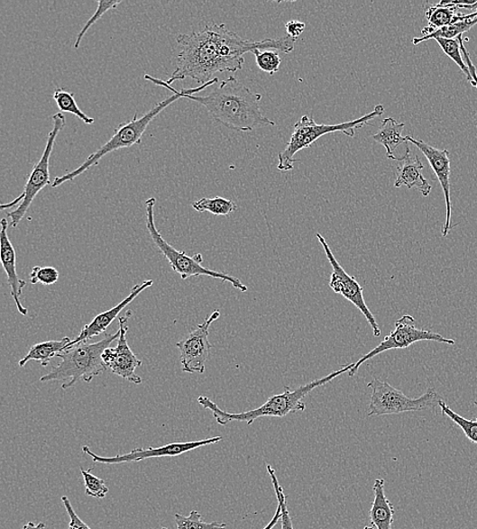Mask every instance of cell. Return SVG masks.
<instances>
[{
	"label": "cell",
	"mask_w": 477,
	"mask_h": 529,
	"mask_svg": "<svg viewBox=\"0 0 477 529\" xmlns=\"http://www.w3.org/2000/svg\"><path fill=\"white\" fill-rule=\"evenodd\" d=\"M353 367L354 363H349V365L335 370V372H333L328 376L317 379V380L311 383L302 385L294 390H292L289 386H284L283 393L274 395V397H270L263 406L249 410V412L240 414L227 413L225 410H222L210 398L206 397H198L197 402L205 409L210 410L215 420H216L221 425H226L232 422L252 424L261 417H284L290 414L305 412L306 404L304 399L309 393L316 388H319V387L327 385L334 380V379L344 375V373H348Z\"/></svg>",
	"instance_id": "obj_3"
},
{
	"label": "cell",
	"mask_w": 477,
	"mask_h": 529,
	"mask_svg": "<svg viewBox=\"0 0 477 529\" xmlns=\"http://www.w3.org/2000/svg\"><path fill=\"white\" fill-rule=\"evenodd\" d=\"M267 471L269 473L270 478H271V481L275 489L276 497L278 504L280 505L282 510V517H281V525L282 529H294L292 519L290 516V513L288 507V500H286V496L284 494V488L280 484V480H278L276 472L271 465H267Z\"/></svg>",
	"instance_id": "obj_29"
},
{
	"label": "cell",
	"mask_w": 477,
	"mask_h": 529,
	"mask_svg": "<svg viewBox=\"0 0 477 529\" xmlns=\"http://www.w3.org/2000/svg\"><path fill=\"white\" fill-rule=\"evenodd\" d=\"M463 36V35H461ZM459 36L456 39H443V38H436L435 41L441 46L442 50L445 54L447 55L453 61L456 63L461 70H463V74L465 75L467 81L471 83L473 87H475V83L473 81L472 76L469 73L468 67L463 55L460 53V38Z\"/></svg>",
	"instance_id": "obj_26"
},
{
	"label": "cell",
	"mask_w": 477,
	"mask_h": 529,
	"mask_svg": "<svg viewBox=\"0 0 477 529\" xmlns=\"http://www.w3.org/2000/svg\"><path fill=\"white\" fill-rule=\"evenodd\" d=\"M368 387L372 389L370 416L421 412L439 405L442 400L434 388L427 389L418 398H409L402 391L376 378L372 379Z\"/></svg>",
	"instance_id": "obj_9"
},
{
	"label": "cell",
	"mask_w": 477,
	"mask_h": 529,
	"mask_svg": "<svg viewBox=\"0 0 477 529\" xmlns=\"http://www.w3.org/2000/svg\"><path fill=\"white\" fill-rule=\"evenodd\" d=\"M192 206L197 212H209L217 216H226L237 210L234 202L222 196H215L213 199L203 197V199L194 202Z\"/></svg>",
	"instance_id": "obj_25"
},
{
	"label": "cell",
	"mask_w": 477,
	"mask_h": 529,
	"mask_svg": "<svg viewBox=\"0 0 477 529\" xmlns=\"http://www.w3.org/2000/svg\"><path fill=\"white\" fill-rule=\"evenodd\" d=\"M52 98L60 108V113L74 114L86 124L94 123V118L85 114L82 110L79 109L73 93L68 92L62 88H58L54 90Z\"/></svg>",
	"instance_id": "obj_23"
},
{
	"label": "cell",
	"mask_w": 477,
	"mask_h": 529,
	"mask_svg": "<svg viewBox=\"0 0 477 529\" xmlns=\"http://www.w3.org/2000/svg\"><path fill=\"white\" fill-rule=\"evenodd\" d=\"M460 47H461V50H463V52L464 60H465L466 65L468 67L469 73L472 74V78H473V81L475 83L476 89H477V74H476V68H475V67H474V65H473V63L472 61L471 55H469V52L465 49L463 36H461V38H460Z\"/></svg>",
	"instance_id": "obj_36"
},
{
	"label": "cell",
	"mask_w": 477,
	"mask_h": 529,
	"mask_svg": "<svg viewBox=\"0 0 477 529\" xmlns=\"http://www.w3.org/2000/svg\"><path fill=\"white\" fill-rule=\"evenodd\" d=\"M181 51L178 55L177 68L166 81L170 85L192 78L205 85L217 73H235L244 65L243 55L261 50H276L284 53L294 50L297 41L286 36L280 39H264L261 41H245L225 23H210L192 34L177 37Z\"/></svg>",
	"instance_id": "obj_1"
},
{
	"label": "cell",
	"mask_w": 477,
	"mask_h": 529,
	"mask_svg": "<svg viewBox=\"0 0 477 529\" xmlns=\"http://www.w3.org/2000/svg\"><path fill=\"white\" fill-rule=\"evenodd\" d=\"M416 324V319L409 315H404L403 317L397 320L395 322V329L392 333L375 347V349L354 362V367L349 370L348 376L353 377L359 372L360 368L365 361L388 351L408 349L412 344L420 342H434L450 345L455 344L454 339L443 337L441 334L433 333V331L419 329Z\"/></svg>",
	"instance_id": "obj_10"
},
{
	"label": "cell",
	"mask_w": 477,
	"mask_h": 529,
	"mask_svg": "<svg viewBox=\"0 0 477 529\" xmlns=\"http://www.w3.org/2000/svg\"><path fill=\"white\" fill-rule=\"evenodd\" d=\"M373 502L370 511L372 524L377 529H392L395 509L385 494V480L378 479L372 486Z\"/></svg>",
	"instance_id": "obj_19"
},
{
	"label": "cell",
	"mask_w": 477,
	"mask_h": 529,
	"mask_svg": "<svg viewBox=\"0 0 477 529\" xmlns=\"http://www.w3.org/2000/svg\"><path fill=\"white\" fill-rule=\"evenodd\" d=\"M92 469L85 470L81 469V473L84 478L86 488V494L96 499H105L109 492V488L105 481L102 479L95 477L91 473Z\"/></svg>",
	"instance_id": "obj_31"
},
{
	"label": "cell",
	"mask_w": 477,
	"mask_h": 529,
	"mask_svg": "<svg viewBox=\"0 0 477 529\" xmlns=\"http://www.w3.org/2000/svg\"><path fill=\"white\" fill-rule=\"evenodd\" d=\"M316 239L319 240L325 251L326 257H327L333 272L330 278L329 287L336 294L344 296L348 302L354 305L357 309L364 315L365 320L368 321L369 325L372 329L373 336L379 337L381 335V328L375 318V315L371 312L367 303L363 297V288L355 279L354 276L349 275L344 268L342 267L335 256H334L329 244L324 239V236L317 233Z\"/></svg>",
	"instance_id": "obj_12"
},
{
	"label": "cell",
	"mask_w": 477,
	"mask_h": 529,
	"mask_svg": "<svg viewBox=\"0 0 477 529\" xmlns=\"http://www.w3.org/2000/svg\"><path fill=\"white\" fill-rule=\"evenodd\" d=\"M475 406L477 407V401L474 402ZM477 418V417H476Z\"/></svg>",
	"instance_id": "obj_41"
},
{
	"label": "cell",
	"mask_w": 477,
	"mask_h": 529,
	"mask_svg": "<svg viewBox=\"0 0 477 529\" xmlns=\"http://www.w3.org/2000/svg\"><path fill=\"white\" fill-rule=\"evenodd\" d=\"M176 518L177 529H226L227 524L214 521V523H206L203 520L200 512L196 510L190 511L188 516L181 515H174ZM162 529H167L163 527Z\"/></svg>",
	"instance_id": "obj_27"
},
{
	"label": "cell",
	"mask_w": 477,
	"mask_h": 529,
	"mask_svg": "<svg viewBox=\"0 0 477 529\" xmlns=\"http://www.w3.org/2000/svg\"><path fill=\"white\" fill-rule=\"evenodd\" d=\"M282 517V510H281V506L280 504H278V507L277 510L275 512V515L272 518L271 521H270V523L268 524V525L266 527H264L263 529H273L274 526L280 523V520Z\"/></svg>",
	"instance_id": "obj_37"
},
{
	"label": "cell",
	"mask_w": 477,
	"mask_h": 529,
	"mask_svg": "<svg viewBox=\"0 0 477 529\" xmlns=\"http://www.w3.org/2000/svg\"><path fill=\"white\" fill-rule=\"evenodd\" d=\"M119 331L115 334H106L99 342H84L69 347L58 355L61 360L50 372L40 379L42 383L65 381L63 390L71 388L78 381L91 383L94 378L107 370L102 360V354L111 343L117 341Z\"/></svg>",
	"instance_id": "obj_5"
},
{
	"label": "cell",
	"mask_w": 477,
	"mask_h": 529,
	"mask_svg": "<svg viewBox=\"0 0 477 529\" xmlns=\"http://www.w3.org/2000/svg\"><path fill=\"white\" fill-rule=\"evenodd\" d=\"M30 282L32 284L42 283L44 286H53L60 279V272L53 267L36 266L30 273Z\"/></svg>",
	"instance_id": "obj_33"
},
{
	"label": "cell",
	"mask_w": 477,
	"mask_h": 529,
	"mask_svg": "<svg viewBox=\"0 0 477 529\" xmlns=\"http://www.w3.org/2000/svg\"><path fill=\"white\" fill-rule=\"evenodd\" d=\"M220 315L219 311L213 312L200 325L190 330L178 342L182 372L205 373L206 362L210 359L213 347L209 342V330L212 324L220 318Z\"/></svg>",
	"instance_id": "obj_11"
},
{
	"label": "cell",
	"mask_w": 477,
	"mask_h": 529,
	"mask_svg": "<svg viewBox=\"0 0 477 529\" xmlns=\"http://www.w3.org/2000/svg\"><path fill=\"white\" fill-rule=\"evenodd\" d=\"M132 315V312H127L124 317L119 318V337L115 347L109 346L102 354L103 362L111 373L124 379L133 384L140 385L142 378L136 374L138 368L142 366V360L133 352L129 342H127L126 334L129 331L127 322Z\"/></svg>",
	"instance_id": "obj_13"
},
{
	"label": "cell",
	"mask_w": 477,
	"mask_h": 529,
	"mask_svg": "<svg viewBox=\"0 0 477 529\" xmlns=\"http://www.w3.org/2000/svg\"><path fill=\"white\" fill-rule=\"evenodd\" d=\"M45 527L46 525L43 523L36 524L34 523H32V521H29V523L23 525L22 529H45Z\"/></svg>",
	"instance_id": "obj_38"
},
{
	"label": "cell",
	"mask_w": 477,
	"mask_h": 529,
	"mask_svg": "<svg viewBox=\"0 0 477 529\" xmlns=\"http://www.w3.org/2000/svg\"><path fill=\"white\" fill-rule=\"evenodd\" d=\"M439 406L442 409V414L454 422L461 430L465 433V436L477 445V418L475 420H466L463 416L459 415L446 405L443 400L439 402Z\"/></svg>",
	"instance_id": "obj_28"
},
{
	"label": "cell",
	"mask_w": 477,
	"mask_h": 529,
	"mask_svg": "<svg viewBox=\"0 0 477 529\" xmlns=\"http://www.w3.org/2000/svg\"><path fill=\"white\" fill-rule=\"evenodd\" d=\"M7 228H9V223H7L6 219H3L2 232H0V257H2V264L7 276V283H9L11 287V294L15 306H17V310L23 315H27L28 310L22 305L20 299L23 289L25 288L27 283L19 278L17 273V254H15L9 234H7Z\"/></svg>",
	"instance_id": "obj_17"
},
{
	"label": "cell",
	"mask_w": 477,
	"mask_h": 529,
	"mask_svg": "<svg viewBox=\"0 0 477 529\" xmlns=\"http://www.w3.org/2000/svg\"><path fill=\"white\" fill-rule=\"evenodd\" d=\"M153 284L154 280H145L140 284H137V286H134L131 291V294L127 296L123 302L114 306L113 309L99 314L90 324H88V325H86L82 329L81 333H79L78 336L74 339V341H71V342L67 346V349L78 343L88 342L89 339L105 333L106 329L118 317L119 314H121L127 306L131 305L134 299H136L142 294V291L152 287Z\"/></svg>",
	"instance_id": "obj_16"
},
{
	"label": "cell",
	"mask_w": 477,
	"mask_h": 529,
	"mask_svg": "<svg viewBox=\"0 0 477 529\" xmlns=\"http://www.w3.org/2000/svg\"><path fill=\"white\" fill-rule=\"evenodd\" d=\"M285 30L289 37L294 39V41H298V38L302 33H304V31L306 30V23L299 21L292 20L289 23H286Z\"/></svg>",
	"instance_id": "obj_35"
},
{
	"label": "cell",
	"mask_w": 477,
	"mask_h": 529,
	"mask_svg": "<svg viewBox=\"0 0 477 529\" xmlns=\"http://www.w3.org/2000/svg\"><path fill=\"white\" fill-rule=\"evenodd\" d=\"M385 107L379 105L373 108L372 112L365 114L357 120L342 123L339 124H324L316 123L313 118L304 115L300 120L294 124V131L282 152L278 155V170L281 172H288L293 169L294 163L300 160H294V155L298 154L301 150L311 147L316 141L319 140L325 135L332 132H342L349 138H354L355 131L363 128L364 125L371 124L370 122L375 120L376 117L383 115Z\"/></svg>",
	"instance_id": "obj_6"
},
{
	"label": "cell",
	"mask_w": 477,
	"mask_h": 529,
	"mask_svg": "<svg viewBox=\"0 0 477 529\" xmlns=\"http://www.w3.org/2000/svg\"><path fill=\"white\" fill-rule=\"evenodd\" d=\"M397 161L399 164V168H397L395 187H408L410 189L416 188L424 196H429L432 192V186L428 184L423 175L425 167L419 157L413 156L408 146L407 151L402 157L397 158Z\"/></svg>",
	"instance_id": "obj_18"
},
{
	"label": "cell",
	"mask_w": 477,
	"mask_h": 529,
	"mask_svg": "<svg viewBox=\"0 0 477 529\" xmlns=\"http://www.w3.org/2000/svg\"><path fill=\"white\" fill-rule=\"evenodd\" d=\"M477 19V11L471 14H458L456 18V23L463 20H475Z\"/></svg>",
	"instance_id": "obj_39"
},
{
	"label": "cell",
	"mask_w": 477,
	"mask_h": 529,
	"mask_svg": "<svg viewBox=\"0 0 477 529\" xmlns=\"http://www.w3.org/2000/svg\"><path fill=\"white\" fill-rule=\"evenodd\" d=\"M52 130L50 132L49 138H47L44 152L33 170H32L27 183L23 187V192L17 199H14L10 204H3L0 206V209L6 210L14 208L18 205V207L14 211L6 213V215L11 218L10 225L14 228H17L23 218L25 217L37 195L47 186L52 185L50 181V160L55 141H57L60 132L66 126V117L62 113H59L52 116Z\"/></svg>",
	"instance_id": "obj_8"
},
{
	"label": "cell",
	"mask_w": 477,
	"mask_h": 529,
	"mask_svg": "<svg viewBox=\"0 0 477 529\" xmlns=\"http://www.w3.org/2000/svg\"><path fill=\"white\" fill-rule=\"evenodd\" d=\"M475 25H477V19L475 20H463L454 23L452 25L441 28L433 32L432 34H429L425 37H416L412 39V43L417 45L421 42H425L429 41V39H436V38H443V39H456L459 36L465 33L469 30H472Z\"/></svg>",
	"instance_id": "obj_24"
},
{
	"label": "cell",
	"mask_w": 477,
	"mask_h": 529,
	"mask_svg": "<svg viewBox=\"0 0 477 529\" xmlns=\"http://www.w3.org/2000/svg\"><path fill=\"white\" fill-rule=\"evenodd\" d=\"M185 98L201 105L213 117L215 122L236 132H252L261 126L276 125L274 122L261 113L260 101L261 95L254 93L248 87L229 77L219 83L206 96H196L186 94Z\"/></svg>",
	"instance_id": "obj_2"
},
{
	"label": "cell",
	"mask_w": 477,
	"mask_h": 529,
	"mask_svg": "<svg viewBox=\"0 0 477 529\" xmlns=\"http://www.w3.org/2000/svg\"><path fill=\"white\" fill-rule=\"evenodd\" d=\"M363 529H375V527H373L372 525H371V526H365Z\"/></svg>",
	"instance_id": "obj_40"
},
{
	"label": "cell",
	"mask_w": 477,
	"mask_h": 529,
	"mask_svg": "<svg viewBox=\"0 0 477 529\" xmlns=\"http://www.w3.org/2000/svg\"><path fill=\"white\" fill-rule=\"evenodd\" d=\"M459 11L458 5L452 2H444V0L438 5L427 6L426 10L427 26L421 31V34H423L421 37L432 34L436 30L456 23Z\"/></svg>",
	"instance_id": "obj_20"
},
{
	"label": "cell",
	"mask_w": 477,
	"mask_h": 529,
	"mask_svg": "<svg viewBox=\"0 0 477 529\" xmlns=\"http://www.w3.org/2000/svg\"><path fill=\"white\" fill-rule=\"evenodd\" d=\"M71 342L69 337L60 339V341H51L40 342L31 347L25 358L19 362L21 368L25 367L30 360H36L46 368L50 365L52 359L57 358L60 353L67 349Z\"/></svg>",
	"instance_id": "obj_22"
},
{
	"label": "cell",
	"mask_w": 477,
	"mask_h": 529,
	"mask_svg": "<svg viewBox=\"0 0 477 529\" xmlns=\"http://www.w3.org/2000/svg\"><path fill=\"white\" fill-rule=\"evenodd\" d=\"M408 141L417 147L421 152L426 156L429 165L435 172L436 178H438L441 187L443 188L445 200H446L447 217L445 221L442 235L447 236L451 229V216H452V205H451V186H450V175H451V163L449 160L448 150H440L435 147L429 146L426 141L412 138L410 136L405 137Z\"/></svg>",
	"instance_id": "obj_15"
},
{
	"label": "cell",
	"mask_w": 477,
	"mask_h": 529,
	"mask_svg": "<svg viewBox=\"0 0 477 529\" xmlns=\"http://www.w3.org/2000/svg\"><path fill=\"white\" fill-rule=\"evenodd\" d=\"M404 126L403 123L397 122L393 117H388L381 122L376 135L372 137L377 143L385 147L389 160H397V157L394 155L395 150L408 141L402 136Z\"/></svg>",
	"instance_id": "obj_21"
},
{
	"label": "cell",
	"mask_w": 477,
	"mask_h": 529,
	"mask_svg": "<svg viewBox=\"0 0 477 529\" xmlns=\"http://www.w3.org/2000/svg\"><path fill=\"white\" fill-rule=\"evenodd\" d=\"M222 437H214L205 440L186 442V443H170L161 447L136 448L130 453L118 454L115 456H99L91 451L88 446L83 447V452L91 456L94 463L101 464H121L129 462H140L150 460V458L176 457L204 446L216 444Z\"/></svg>",
	"instance_id": "obj_14"
},
{
	"label": "cell",
	"mask_w": 477,
	"mask_h": 529,
	"mask_svg": "<svg viewBox=\"0 0 477 529\" xmlns=\"http://www.w3.org/2000/svg\"><path fill=\"white\" fill-rule=\"evenodd\" d=\"M145 78L155 85L164 87V88L170 90L173 93L172 96L167 97L165 100L159 102V104L151 109L145 115L139 118L136 114L133 115L132 121L119 124L118 128L115 131L114 136L111 137L105 145L101 146L96 152L92 153L87 158L81 167H78L74 171L66 173L65 176L55 178L51 185L52 187H58L68 183V181L74 180L78 177L83 175L84 172L96 167L102 158L111 152H115L117 150L124 148H131L134 145H140L142 143V135H144L149 124L155 120V117L163 112L165 108L170 106L173 102H176L180 98H185V93L182 92V90L178 91L171 88V86L167 84L166 81L161 80V78H154L148 74L145 75Z\"/></svg>",
	"instance_id": "obj_4"
},
{
	"label": "cell",
	"mask_w": 477,
	"mask_h": 529,
	"mask_svg": "<svg viewBox=\"0 0 477 529\" xmlns=\"http://www.w3.org/2000/svg\"><path fill=\"white\" fill-rule=\"evenodd\" d=\"M61 501L63 505H65V508L68 512L69 516V529H91L88 525H87L84 521L79 518L74 510V507L71 506V503L67 496L61 497Z\"/></svg>",
	"instance_id": "obj_34"
},
{
	"label": "cell",
	"mask_w": 477,
	"mask_h": 529,
	"mask_svg": "<svg viewBox=\"0 0 477 529\" xmlns=\"http://www.w3.org/2000/svg\"><path fill=\"white\" fill-rule=\"evenodd\" d=\"M155 204L156 199L153 196L146 201V226L148 232L155 246L162 252L167 262L171 266L172 270L177 272L182 280L190 278H198V276H206V278L229 282L235 289L242 292L248 291V287L240 279L234 278V276L224 272L213 271L209 268L204 267L202 265L204 259L201 254L189 257L186 254V251H178L170 243L167 242L155 224Z\"/></svg>",
	"instance_id": "obj_7"
},
{
	"label": "cell",
	"mask_w": 477,
	"mask_h": 529,
	"mask_svg": "<svg viewBox=\"0 0 477 529\" xmlns=\"http://www.w3.org/2000/svg\"><path fill=\"white\" fill-rule=\"evenodd\" d=\"M260 69L269 75H275L280 68L281 58L280 53L272 50H254L252 52Z\"/></svg>",
	"instance_id": "obj_30"
},
{
	"label": "cell",
	"mask_w": 477,
	"mask_h": 529,
	"mask_svg": "<svg viewBox=\"0 0 477 529\" xmlns=\"http://www.w3.org/2000/svg\"><path fill=\"white\" fill-rule=\"evenodd\" d=\"M121 0H116V2H105V0H99L98 2V9L95 14L92 15L91 19L86 23L84 28L79 32L76 42L74 44V49L78 50L79 45L83 41V38L87 34V32L94 25L95 23L98 22L103 14H105L110 10H115V7L121 5Z\"/></svg>",
	"instance_id": "obj_32"
}]
</instances>
